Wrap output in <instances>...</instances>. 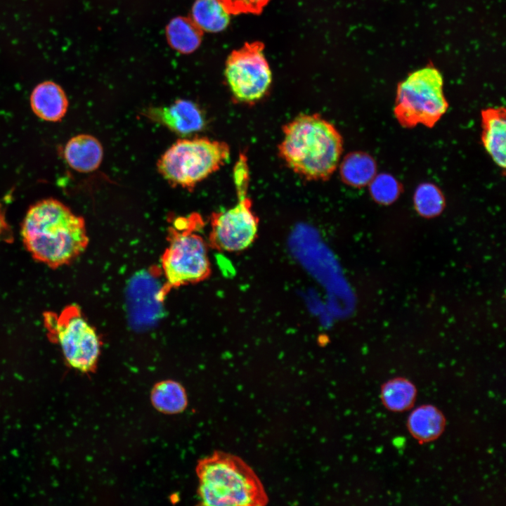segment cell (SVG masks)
<instances>
[{
	"mask_svg": "<svg viewBox=\"0 0 506 506\" xmlns=\"http://www.w3.org/2000/svg\"><path fill=\"white\" fill-rule=\"evenodd\" d=\"M145 115L181 136L198 131L205 125V119L199 108L187 100H178L167 107L150 108Z\"/></svg>",
	"mask_w": 506,
	"mask_h": 506,
	"instance_id": "cell-10",
	"label": "cell"
},
{
	"mask_svg": "<svg viewBox=\"0 0 506 506\" xmlns=\"http://www.w3.org/2000/svg\"><path fill=\"white\" fill-rule=\"evenodd\" d=\"M230 15L260 14L270 0H218Z\"/></svg>",
	"mask_w": 506,
	"mask_h": 506,
	"instance_id": "cell-22",
	"label": "cell"
},
{
	"mask_svg": "<svg viewBox=\"0 0 506 506\" xmlns=\"http://www.w3.org/2000/svg\"><path fill=\"white\" fill-rule=\"evenodd\" d=\"M414 202L417 212L426 217L439 214L444 207V198L441 192L431 183H423L417 187Z\"/></svg>",
	"mask_w": 506,
	"mask_h": 506,
	"instance_id": "cell-20",
	"label": "cell"
},
{
	"mask_svg": "<svg viewBox=\"0 0 506 506\" xmlns=\"http://www.w3.org/2000/svg\"><path fill=\"white\" fill-rule=\"evenodd\" d=\"M278 153L294 173L309 181H325L335 172L343 151L342 137L318 114L298 115L283 128Z\"/></svg>",
	"mask_w": 506,
	"mask_h": 506,
	"instance_id": "cell-2",
	"label": "cell"
},
{
	"mask_svg": "<svg viewBox=\"0 0 506 506\" xmlns=\"http://www.w3.org/2000/svg\"><path fill=\"white\" fill-rule=\"evenodd\" d=\"M443 77L433 67L411 73L398 86L394 115L399 124L410 128L417 124L432 127L448 109Z\"/></svg>",
	"mask_w": 506,
	"mask_h": 506,
	"instance_id": "cell-8",
	"label": "cell"
},
{
	"mask_svg": "<svg viewBox=\"0 0 506 506\" xmlns=\"http://www.w3.org/2000/svg\"><path fill=\"white\" fill-rule=\"evenodd\" d=\"M103 150L94 136L79 134L71 138L65 145L64 157L74 170L87 173L96 170L101 163Z\"/></svg>",
	"mask_w": 506,
	"mask_h": 506,
	"instance_id": "cell-13",
	"label": "cell"
},
{
	"mask_svg": "<svg viewBox=\"0 0 506 506\" xmlns=\"http://www.w3.org/2000/svg\"><path fill=\"white\" fill-rule=\"evenodd\" d=\"M21 236L32 257L52 268L71 263L89 243L84 219L54 198L41 200L29 207Z\"/></svg>",
	"mask_w": 506,
	"mask_h": 506,
	"instance_id": "cell-1",
	"label": "cell"
},
{
	"mask_svg": "<svg viewBox=\"0 0 506 506\" xmlns=\"http://www.w3.org/2000/svg\"><path fill=\"white\" fill-rule=\"evenodd\" d=\"M229 157L225 142L204 137L180 139L160 157L157 169L171 185L190 190L219 170Z\"/></svg>",
	"mask_w": 506,
	"mask_h": 506,
	"instance_id": "cell-6",
	"label": "cell"
},
{
	"mask_svg": "<svg viewBox=\"0 0 506 506\" xmlns=\"http://www.w3.org/2000/svg\"><path fill=\"white\" fill-rule=\"evenodd\" d=\"M43 316L48 338L60 346L67 364L83 373L93 372L100 354L101 342L80 308L70 304L59 313L46 311Z\"/></svg>",
	"mask_w": 506,
	"mask_h": 506,
	"instance_id": "cell-7",
	"label": "cell"
},
{
	"mask_svg": "<svg viewBox=\"0 0 506 506\" xmlns=\"http://www.w3.org/2000/svg\"><path fill=\"white\" fill-rule=\"evenodd\" d=\"M30 102L33 112L40 119L56 122L67 112L68 100L63 88L47 80L38 84L32 90Z\"/></svg>",
	"mask_w": 506,
	"mask_h": 506,
	"instance_id": "cell-11",
	"label": "cell"
},
{
	"mask_svg": "<svg viewBox=\"0 0 506 506\" xmlns=\"http://www.w3.org/2000/svg\"><path fill=\"white\" fill-rule=\"evenodd\" d=\"M417 394V388L413 382L403 377H396L382 385L380 399L387 410L401 413L413 408Z\"/></svg>",
	"mask_w": 506,
	"mask_h": 506,
	"instance_id": "cell-15",
	"label": "cell"
},
{
	"mask_svg": "<svg viewBox=\"0 0 506 506\" xmlns=\"http://www.w3.org/2000/svg\"><path fill=\"white\" fill-rule=\"evenodd\" d=\"M446 424L443 413L432 404H424L415 408L406 422L410 434L420 443L437 439L443 434Z\"/></svg>",
	"mask_w": 506,
	"mask_h": 506,
	"instance_id": "cell-14",
	"label": "cell"
},
{
	"mask_svg": "<svg viewBox=\"0 0 506 506\" xmlns=\"http://www.w3.org/2000/svg\"><path fill=\"white\" fill-rule=\"evenodd\" d=\"M370 193L375 201L382 204L393 202L398 196L400 186L389 174H379L370 181Z\"/></svg>",
	"mask_w": 506,
	"mask_h": 506,
	"instance_id": "cell-21",
	"label": "cell"
},
{
	"mask_svg": "<svg viewBox=\"0 0 506 506\" xmlns=\"http://www.w3.org/2000/svg\"><path fill=\"white\" fill-rule=\"evenodd\" d=\"M483 145L494 162L505 169L506 121L503 107L489 108L481 112Z\"/></svg>",
	"mask_w": 506,
	"mask_h": 506,
	"instance_id": "cell-12",
	"label": "cell"
},
{
	"mask_svg": "<svg viewBox=\"0 0 506 506\" xmlns=\"http://www.w3.org/2000/svg\"><path fill=\"white\" fill-rule=\"evenodd\" d=\"M342 180L346 184L361 188L370 183L375 176L376 163L369 155L353 152L346 155L339 166Z\"/></svg>",
	"mask_w": 506,
	"mask_h": 506,
	"instance_id": "cell-17",
	"label": "cell"
},
{
	"mask_svg": "<svg viewBox=\"0 0 506 506\" xmlns=\"http://www.w3.org/2000/svg\"><path fill=\"white\" fill-rule=\"evenodd\" d=\"M261 41L245 43L231 52L225 65V77L234 99L254 105L268 93L272 72Z\"/></svg>",
	"mask_w": 506,
	"mask_h": 506,
	"instance_id": "cell-9",
	"label": "cell"
},
{
	"mask_svg": "<svg viewBox=\"0 0 506 506\" xmlns=\"http://www.w3.org/2000/svg\"><path fill=\"white\" fill-rule=\"evenodd\" d=\"M191 18L203 31L219 32L230 22V14L218 0H196Z\"/></svg>",
	"mask_w": 506,
	"mask_h": 506,
	"instance_id": "cell-19",
	"label": "cell"
},
{
	"mask_svg": "<svg viewBox=\"0 0 506 506\" xmlns=\"http://www.w3.org/2000/svg\"><path fill=\"white\" fill-rule=\"evenodd\" d=\"M233 181L238 196L232 207L214 212L210 219L209 245L226 252H240L258 237L259 219L252 209L249 196L248 158L240 153L233 167Z\"/></svg>",
	"mask_w": 506,
	"mask_h": 506,
	"instance_id": "cell-5",
	"label": "cell"
},
{
	"mask_svg": "<svg viewBox=\"0 0 506 506\" xmlns=\"http://www.w3.org/2000/svg\"><path fill=\"white\" fill-rule=\"evenodd\" d=\"M150 401L157 411L167 415L182 413L188 406V396L184 387L172 379L156 383L151 391Z\"/></svg>",
	"mask_w": 506,
	"mask_h": 506,
	"instance_id": "cell-16",
	"label": "cell"
},
{
	"mask_svg": "<svg viewBox=\"0 0 506 506\" xmlns=\"http://www.w3.org/2000/svg\"><path fill=\"white\" fill-rule=\"evenodd\" d=\"M169 45L182 53L194 51L200 46L202 29L191 18L176 17L168 24L166 30Z\"/></svg>",
	"mask_w": 506,
	"mask_h": 506,
	"instance_id": "cell-18",
	"label": "cell"
},
{
	"mask_svg": "<svg viewBox=\"0 0 506 506\" xmlns=\"http://www.w3.org/2000/svg\"><path fill=\"white\" fill-rule=\"evenodd\" d=\"M197 495L207 506H261L268 496L254 470L240 458L215 451L198 461Z\"/></svg>",
	"mask_w": 506,
	"mask_h": 506,
	"instance_id": "cell-3",
	"label": "cell"
},
{
	"mask_svg": "<svg viewBox=\"0 0 506 506\" xmlns=\"http://www.w3.org/2000/svg\"><path fill=\"white\" fill-rule=\"evenodd\" d=\"M202 226L201 216L192 214L176 219L169 227V245L162 257L166 279L164 293L170 288L200 282L209 276L207 244L197 233Z\"/></svg>",
	"mask_w": 506,
	"mask_h": 506,
	"instance_id": "cell-4",
	"label": "cell"
}]
</instances>
